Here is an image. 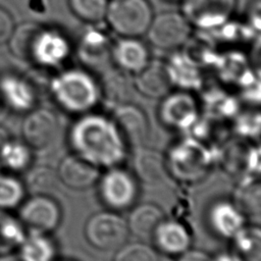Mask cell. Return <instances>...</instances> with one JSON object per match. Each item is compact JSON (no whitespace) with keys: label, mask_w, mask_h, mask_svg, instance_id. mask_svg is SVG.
I'll list each match as a JSON object with an SVG mask.
<instances>
[{"label":"cell","mask_w":261,"mask_h":261,"mask_svg":"<svg viewBox=\"0 0 261 261\" xmlns=\"http://www.w3.org/2000/svg\"><path fill=\"white\" fill-rule=\"evenodd\" d=\"M48 91L56 105L71 114L90 112L100 101L98 80L82 66L58 70L50 77Z\"/></svg>","instance_id":"cell-3"},{"label":"cell","mask_w":261,"mask_h":261,"mask_svg":"<svg viewBox=\"0 0 261 261\" xmlns=\"http://www.w3.org/2000/svg\"><path fill=\"white\" fill-rule=\"evenodd\" d=\"M237 136L243 139H258L261 129V116L258 110H240L231 119Z\"/></svg>","instance_id":"cell-34"},{"label":"cell","mask_w":261,"mask_h":261,"mask_svg":"<svg viewBox=\"0 0 261 261\" xmlns=\"http://www.w3.org/2000/svg\"><path fill=\"white\" fill-rule=\"evenodd\" d=\"M134 88L147 98L161 99L172 90L165 62L160 59H150L147 65L134 74Z\"/></svg>","instance_id":"cell-19"},{"label":"cell","mask_w":261,"mask_h":261,"mask_svg":"<svg viewBox=\"0 0 261 261\" xmlns=\"http://www.w3.org/2000/svg\"><path fill=\"white\" fill-rule=\"evenodd\" d=\"M59 129L56 113L45 107H35L24 114L21 122V140L33 150L43 152L52 146Z\"/></svg>","instance_id":"cell-13"},{"label":"cell","mask_w":261,"mask_h":261,"mask_svg":"<svg viewBox=\"0 0 261 261\" xmlns=\"http://www.w3.org/2000/svg\"><path fill=\"white\" fill-rule=\"evenodd\" d=\"M112 44L113 41L106 31L98 24H88L73 43V53L82 67L101 73L112 65Z\"/></svg>","instance_id":"cell-8"},{"label":"cell","mask_w":261,"mask_h":261,"mask_svg":"<svg viewBox=\"0 0 261 261\" xmlns=\"http://www.w3.org/2000/svg\"><path fill=\"white\" fill-rule=\"evenodd\" d=\"M98 83L100 100L103 99L112 108L130 102L132 91L135 88L133 81L128 79V73L111 65L101 72Z\"/></svg>","instance_id":"cell-22"},{"label":"cell","mask_w":261,"mask_h":261,"mask_svg":"<svg viewBox=\"0 0 261 261\" xmlns=\"http://www.w3.org/2000/svg\"><path fill=\"white\" fill-rule=\"evenodd\" d=\"M152 240L160 252L169 256H178L191 248V234L177 220L163 219L156 227Z\"/></svg>","instance_id":"cell-20"},{"label":"cell","mask_w":261,"mask_h":261,"mask_svg":"<svg viewBox=\"0 0 261 261\" xmlns=\"http://www.w3.org/2000/svg\"><path fill=\"white\" fill-rule=\"evenodd\" d=\"M169 1H177V2H180L181 0H169Z\"/></svg>","instance_id":"cell-41"},{"label":"cell","mask_w":261,"mask_h":261,"mask_svg":"<svg viewBox=\"0 0 261 261\" xmlns=\"http://www.w3.org/2000/svg\"><path fill=\"white\" fill-rule=\"evenodd\" d=\"M236 254L244 261L258 260L261 250V230L258 225L245 224L231 239Z\"/></svg>","instance_id":"cell-31"},{"label":"cell","mask_w":261,"mask_h":261,"mask_svg":"<svg viewBox=\"0 0 261 261\" xmlns=\"http://www.w3.org/2000/svg\"><path fill=\"white\" fill-rule=\"evenodd\" d=\"M154 16L149 0H109L104 21L119 37L144 36Z\"/></svg>","instance_id":"cell-5"},{"label":"cell","mask_w":261,"mask_h":261,"mask_svg":"<svg viewBox=\"0 0 261 261\" xmlns=\"http://www.w3.org/2000/svg\"><path fill=\"white\" fill-rule=\"evenodd\" d=\"M14 28L15 22L12 15L8 10L0 6V45L9 41Z\"/></svg>","instance_id":"cell-37"},{"label":"cell","mask_w":261,"mask_h":261,"mask_svg":"<svg viewBox=\"0 0 261 261\" xmlns=\"http://www.w3.org/2000/svg\"><path fill=\"white\" fill-rule=\"evenodd\" d=\"M149 47L138 37H119L113 41L111 51L112 65L120 70L136 74L150 61Z\"/></svg>","instance_id":"cell-17"},{"label":"cell","mask_w":261,"mask_h":261,"mask_svg":"<svg viewBox=\"0 0 261 261\" xmlns=\"http://www.w3.org/2000/svg\"><path fill=\"white\" fill-rule=\"evenodd\" d=\"M14 56L43 69L59 68L73 53V43L59 28L24 22L8 41Z\"/></svg>","instance_id":"cell-2"},{"label":"cell","mask_w":261,"mask_h":261,"mask_svg":"<svg viewBox=\"0 0 261 261\" xmlns=\"http://www.w3.org/2000/svg\"><path fill=\"white\" fill-rule=\"evenodd\" d=\"M24 198L23 182L12 173L0 171V209L10 211L18 208Z\"/></svg>","instance_id":"cell-32"},{"label":"cell","mask_w":261,"mask_h":261,"mask_svg":"<svg viewBox=\"0 0 261 261\" xmlns=\"http://www.w3.org/2000/svg\"><path fill=\"white\" fill-rule=\"evenodd\" d=\"M194 28L180 11H163L154 14L146 32L149 43L160 50L180 49L193 34Z\"/></svg>","instance_id":"cell-6"},{"label":"cell","mask_w":261,"mask_h":261,"mask_svg":"<svg viewBox=\"0 0 261 261\" xmlns=\"http://www.w3.org/2000/svg\"><path fill=\"white\" fill-rule=\"evenodd\" d=\"M17 217L28 232L49 234L61 221V209L48 194H35L18 206Z\"/></svg>","instance_id":"cell-10"},{"label":"cell","mask_w":261,"mask_h":261,"mask_svg":"<svg viewBox=\"0 0 261 261\" xmlns=\"http://www.w3.org/2000/svg\"><path fill=\"white\" fill-rule=\"evenodd\" d=\"M158 116L164 125L186 134L199 118L200 106L192 92L171 90L161 98Z\"/></svg>","instance_id":"cell-12"},{"label":"cell","mask_w":261,"mask_h":261,"mask_svg":"<svg viewBox=\"0 0 261 261\" xmlns=\"http://www.w3.org/2000/svg\"><path fill=\"white\" fill-rule=\"evenodd\" d=\"M134 170L140 180L145 184H155L167 173L165 158L156 150L141 148L134 157Z\"/></svg>","instance_id":"cell-26"},{"label":"cell","mask_w":261,"mask_h":261,"mask_svg":"<svg viewBox=\"0 0 261 261\" xmlns=\"http://www.w3.org/2000/svg\"><path fill=\"white\" fill-rule=\"evenodd\" d=\"M164 62L172 89L193 93L204 88V68L192 60L182 50L172 51Z\"/></svg>","instance_id":"cell-15"},{"label":"cell","mask_w":261,"mask_h":261,"mask_svg":"<svg viewBox=\"0 0 261 261\" xmlns=\"http://www.w3.org/2000/svg\"><path fill=\"white\" fill-rule=\"evenodd\" d=\"M0 99L11 111L25 114L37 107L39 94L31 79L8 71L0 75Z\"/></svg>","instance_id":"cell-14"},{"label":"cell","mask_w":261,"mask_h":261,"mask_svg":"<svg viewBox=\"0 0 261 261\" xmlns=\"http://www.w3.org/2000/svg\"><path fill=\"white\" fill-rule=\"evenodd\" d=\"M97 185L101 200L110 210L119 211L130 207L138 196L135 177L119 166L106 168Z\"/></svg>","instance_id":"cell-11"},{"label":"cell","mask_w":261,"mask_h":261,"mask_svg":"<svg viewBox=\"0 0 261 261\" xmlns=\"http://www.w3.org/2000/svg\"><path fill=\"white\" fill-rule=\"evenodd\" d=\"M109 0H67L72 14L86 24L104 21Z\"/></svg>","instance_id":"cell-33"},{"label":"cell","mask_w":261,"mask_h":261,"mask_svg":"<svg viewBox=\"0 0 261 261\" xmlns=\"http://www.w3.org/2000/svg\"><path fill=\"white\" fill-rule=\"evenodd\" d=\"M259 67L253 66L236 85L240 98L251 106L260 104V73Z\"/></svg>","instance_id":"cell-36"},{"label":"cell","mask_w":261,"mask_h":261,"mask_svg":"<svg viewBox=\"0 0 261 261\" xmlns=\"http://www.w3.org/2000/svg\"><path fill=\"white\" fill-rule=\"evenodd\" d=\"M68 141L73 153L99 168L119 166L127 153L111 117L92 111L80 115L72 123Z\"/></svg>","instance_id":"cell-1"},{"label":"cell","mask_w":261,"mask_h":261,"mask_svg":"<svg viewBox=\"0 0 261 261\" xmlns=\"http://www.w3.org/2000/svg\"><path fill=\"white\" fill-rule=\"evenodd\" d=\"M129 236L126 219L116 211H101L86 222L85 237L89 244L100 251L117 250Z\"/></svg>","instance_id":"cell-7"},{"label":"cell","mask_w":261,"mask_h":261,"mask_svg":"<svg viewBox=\"0 0 261 261\" xmlns=\"http://www.w3.org/2000/svg\"><path fill=\"white\" fill-rule=\"evenodd\" d=\"M167 173L185 184L202 180L218 158V152L206 143L186 136L174 143L164 156Z\"/></svg>","instance_id":"cell-4"},{"label":"cell","mask_w":261,"mask_h":261,"mask_svg":"<svg viewBox=\"0 0 261 261\" xmlns=\"http://www.w3.org/2000/svg\"><path fill=\"white\" fill-rule=\"evenodd\" d=\"M164 219L162 209L153 203H142L134 207L126 219L129 234L141 240L152 239V236Z\"/></svg>","instance_id":"cell-25"},{"label":"cell","mask_w":261,"mask_h":261,"mask_svg":"<svg viewBox=\"0 0 261 261\" xmlns=\"http://www.w3.org/2000/svg\"><path fill=\"white\" fill-rule=\"evenodd\" d=\"M126 146H139L149 132V121L145 111L137 104L126 102L113 108L111 116Z\"/></svg>","instance_id":"cell-16"},{"label":"cell","mask_w":261,"mask_h":261,"mask_svg":"<svg viewBox=\"0 0 261 261\" xmlns=\"http://www.w3.org/2000/svg\"><path fill=\"white\" fill-rule=\"evenodd\" d=\"M202 105L205 116L214 121L232 119L241 110L240 98L219 88L203 91Z\"/></svg>","instance_id":"cell-24"},{"label":"cell","mask_w":261,"mask_h":261,"mask_svg":"<svg viewBox=\"0 0 261 261\" xmlns=\"http://www.w3.org/2000/svg\"><path fill=\"white\" fill-rule=\"evenodd\" d=\"M33 153L22 140L9 138L0 148V168L11 173L24 171L32 164Z\"/></svg>","instance_id":"cell-28"},{"label":"cell","mask_w":261,"mask_h":261,"mask_svg":"<svg viewBox=\"0 0 261 261\" xmlns=\"http://www.w3.org/2000/svg\"><path fill=\"white\" fill-rule=\"evenodd\" d=\"M236 206L245 217L260 216V182L259 177H242L236 188Z\"/></svg>","instance_id":"cell-30"},{"label":"cell","mask_w":261,"mask_h":261,"mask_svg":"<svg viewBox=\"0 0 261 261\" xmlns=\"http://www.w3.org/2000/svg\"><path fill=\"white\" fill-rule=\"evenodd\" d=\"M27 233V229L17 216L0 209V256L17 251Z\"/></svg>","instance_id":"cell-29"},{"label":"cell","mask_w":261,"mask_h":261,"mask_svg":"<svg viewBox=\"0 0 261 261\" xmlns=\"http://www.w3.org/2000/svg\"><path fill=\"white\" fill-rule=\"evenodd\" d=\"M211 261H244L236 253H220L211 258Z\"/></svg>","instance_id":"cell-39"},{"label":"cell","mask_w":261,"mask_h":261,"mask_svg":"<svg viewBox=\"0 0 261 261\" xmlns=\"http://www.w3.org/2000/svg\"><path fill=\"white\" fill-rule=\"evenodd\" d=\"M57 178L72 190H86L97 184L100 168L72 153L61 159L56 170Z\"/></svg>","instance_id":"cell-18"},{"label":"cell","mask_w":261,"mask_h":261,"mask_svg":"<svg viewBox=\"0 0 261 261\" xmlns=\"http://www.w3.org/2000/svg\"><path fill=\"white\" fill-rule=\"evenodd\" d=\"M208 222L217 236L230 240L246 224V217L233 202L220 200L210 206Z\"/></svg>","instance_id":"cell-21"},{"label":"cell","mask_w":261,"mask_h":261,"mask_svg":"<svg viewBox=\"0 0 261 261\" xmlns=\"http://www.w3.org/2000/svg\"><path fill=\"white\" fill-rule=\"evenodd\" d=\"M237 0H181L180 12L192 27L210 33L232 18Z\"/></svg>","instance_id":"cell-9"},{"label":"cell","mask_w":261,"mask_h":261,"mask_svg":"<svg viewBox=\"0 0 261 261\" xmlns=\"http://www.w3.org/2000/svg\"><path fill=\"white\" fill-rule=\"evenodd\" d=\"M9 138H11V137H10L8 130H7L5 127H3V126L0 125V148L3 146V144H4Z\"/></svg>","instance_id":"cell-40"},{"label":"cell","mask_w":261,"mask_h":261,"mask_svg":"<svg viewBox=\"0 0 261 261\" xmlns=\"http://www.w3.org/2000/svg\"><path fill=\"white\" fill-rule=\"evenodd\" d=\"M253 66L251 60L243 51L229 49L217 53L211 68L220 82L236 86Z\"/></svg>","instance_id":"cell-23"},{"label":"cell","mask_w":261,"mask_h":261,"mask_svg":"<svg viewBox=\"0 0 261 261\" xmlns=\"http://www.w3.org/2000/svg\"><path fill=\"white\" fill-rule=\"evenodd\" d=\"M113 261H159L157 251L142 243H124L116 250Z\"/></svg>","instance_id":"cell-35"},{"label":"cell","mask_w":261,"mask_h":261,"mask_svg":"<svg viewBox=\"0 0 261 261\" xmlns=\"http://www.w3.org/2000/svg\"><path fill=\"white\" fill-rule=\"evenodd\" d=\"M177 261H211L209 254L204 251L196 250V249H188L182 254L178 255Z\"/></svg>","instance_id":"cell-38"},{"label":"cell","mask_w":261,"mask_h":261,"mask_svg":"<svg viewBox=\"0 0 261 261\" xmlns=\"http://www.w3.org/2000/svg\"><path fill=\"white\" fill-rule=\"evenodd\" d=\"M16 252L20 261H53L56 248L49 234L28 232Z\"/></svg>","instance_id":"cell-27"}]
</instances>
